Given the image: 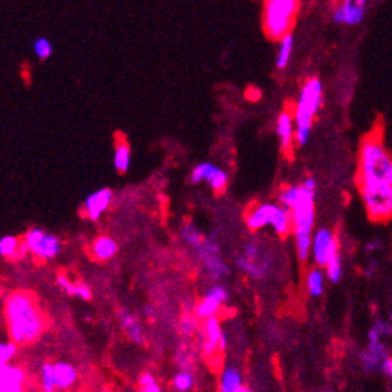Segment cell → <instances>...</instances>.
Wrapping results in <instances>:
<instances>
[{
  "instance_id": "6da1fadb",
  "label": "cell",
  "mask_w": 392,
  "mask_h": 392,
  "mask_svg": "<svg viewBox=\"0 0 392 392\" xmlns=\"http://www.w3.org/2000/svg\"><path fill=\"white\" fill-rule=\"evenodd\" d=\"M5 320L8 336L18 346L36 342L45 330V319L36 299L26 291H14L6 295Z\"/></svg>"
},
{
  "instance_id": "7a4b0ae2",
  "label": "cell",
  "mask_w": 392,
  "mask_h": 392,
  "mask_svg": "<svg viewBox=\"0 0 392 392\" xmlns=\"http://www.w3.org/2000/svg\"><path fill=\"white\" fill-rule=\"evenodd\" d=\"M356 185H392V155L383 144L380 129L371 131L359 146Z\"/></svg>"
},
{
  "instance_id": "3957f363",
  "label": "cell",
  "mask_w": 392,
  "mask_h": 392,
  "mask_svg": "<svg viewBox=\"0 0 392 392\" xmlns=\"http://www.w3.org/2000/svg\"><path fill=\"white\" fill-rule=\"evenodd\" d=\"M316 180L305 178L300 183V197L291 208L294 247L300 263H307L311 258L312 234L316 230Z\"/></svg>"
},
{
  "instance_id": "277c9868",
  "label": "cell",
  "mask_w": 392,
  "mask_h": 392,
  "mask_svg": "<svg viewBox=\"0 0 392 392\" xmlns=\"http://www.w3.org/2000/svg\"><path fill=\"white\" fill-rule=\"evenodd\" d=\"M324 88L319 78H310L302 86L299 99L294 108V122H295V144L297 146H307L310 143L312 124H315V117L319 111L320 105H322Z\"/></svg>"
},
{
  "instance_id": "5b68a950",
  "label": "cell",
  "mask_w": 392,
  "mask_h": 392,
  "mask_svg": "<svg viewBox=\"0 0 392 392\" xmlns=\"http://www.w3.org/2000/svg\"><path fill=\"white\" fill-rule=\"evenodd\" d=\"M300 8V0H264L263 27L271 39L291 33Z\"/></svg>"
},
{
  "instance_id": "8992f818",
  "label": "cell",
  "mask_w": 392,
  "mask_h": 392,
  "mask_svg": "<svg viewBox=\"0 0 392 392\" xmlns=\"http://www.w3.org/2000/svg\"><path fill=\"white\" fill-rule=\"evenodd\" d=\"M392 334V325L385 320H375L369 333H367V344L364 350L359 354V363L367 374L381 372V366L389 356L385 338Z\"/></svg>"
},
{
  "instance_id": "52a82bcc",
  "label": "cell",
  "mask_w": 392,
  "mask_h": 392,
  "mask_svg": "<svg viewBox=\"0 0 392 392\" xmlns=\"http://www.w3.org/2000/svg\"><path fill=\"white\" fill-rule=\"evenodd\" d=\"M367 217L375 224L392 219V185H367L358 187Z\"/></svg>"
},
{
  "instance_id": "ba28073f",
  "label": "cell",
  "mask_w": 392,
  "mask_h": 392,
  "mask_svg": "<svg viewBox=\"0 0 392 392\" xmlns=\"http://www.w3.org/2000/svg\"><path fill=\"white\" fill-rule=\"evenodd\" d=\"M194 252L197 255L203 271L213 283L222 281L232 273V268L222 256L221 242L216 236H205L202 244Z\"/></svg>"
},
{
  "instance_id": "9c48e42d",
  "label": "cell",
  "mask_w": 392,
  "mask_h": 392,
  "mask_svg": "<svg viewBox=\"0 0 392 392\" xmlns=\"http://www.w3.org/2000/svg\"><path fill=\"white\" fill-rule=\"evenodd\" d=\"M236 268L244 276L260 280L271 272V258L264 252L260 241L250 239L236 256Z\"/></svg>"
},
{
  "instance_id": "30bf717a",
  "label": "cell",
  "mask_w": 392,
  "mask_h": 392,
  "mask_svg": "<svg viewBox=\"0 0 392 392\" xmlns=\"http://www.w3.org/2000/svg\"><path fill=\"white\" fill-rule=\"evenodd\" d=\"M23 244H26L28 254L36 256L41 261H49L61 254V239L50 232L33 227L23 234Z\"/></svg>"
},
{
  "instance_id": "8fae6325",
  "label": "cell",
  "mask_w": 392,
  "mask_h": 392,
  "mask_svg": "<svg viewBox=\"0 0 392 392\" xmlns=\"http://www.w3.org/2000/svg\"><path fill=\"white\" fill-rule=\"evenodd\" d=\"M336 255H339V241L336 233L327 227L316 229L311 244V260L315 266L324 269Z\"/></svg>"
},
{
  "instance_id": "7c38bea8",
  "label": "cell",
  "mask_w": 392,
  "mask_h": 392,
  "mask_svg": "<svg viewBox=\"0 0 392 392\" xmlns=\"http://www.w3.org/2000/svg\"><path fill=\"white\" fill-rule=\"evenodd\" d=\"M190 180L192 185L207 183L213 191L222 192L225 191L227 185H229V174H227L222 168L216 166L213 163L202 161L191 170Z\"/></svg>"
},
{
  "instance_id": "4fadbf2b",
  "label": "cell",
  "mask_w": 392,
  "mask_h": 392,
  "mask_svg": "<svg viewBox=\"0 0 392 392\" xmlns=\"http://www.w3.org/2000/svg\"><path fill=\"white\" fill-rule=\"evenodd\" d=\"M225 336V330L222 328L221 319L209 317L203 320L202 327V336H200V350L205 358L211 359L216 355L222 354V339Z\"/></svg>"
},
{
  "instance_id": "5bb4252c",
  "label": "cell",
  "mask_w": 392,
  "mask_h": 392,
  "mask_svg": "<svg viewBox=\"0 0 392 392\" xmlns=\"http://www.w3.org/2000/svg\"><path fill=\"white\" fill-rule=\"evenodd\" d=\"M113 197L114 194L109 187H102L99 191L91 192L88 197L83 200V205H82L83 216L88 217L92 222L100 221V217L107 213L109 207H111Z\"/></svg>"
},
{
  "instance_id": "9a60e30c",
  "label": "cell",
  "mask_w": 392,
  "mask_h": 392,
  "mask_svg": "<svg viewBox=\"0 0 392 392\" xmlns=\"http://www.w3.org/2000/svg\"><path fill=\"white\" fill-rule=\"evenodd\" d=\"M278 208V202H261L256 203L246 213V225L249 230L260 232L266 227H271L273 214Z\"/></svg>"
},
{
  "instance_id": "2e32d148",
  "label": "cell",
  "mask_w": 392,
  "mask_h": 392,
  "mask_svg": "<svg viewBox=\"0 0 392 392\" xmlns=\"http://www.w3.org/2000/svg\"><path fill=\"white\" fill-rule=\"evenodd\" d=\"M367 0H342L333 11V21L344 26H358L366 13Z\"/></svg>"
},
{
  "instance_id": "e0dca14e",
  "label": "cell",
  "mask_w": 392,
  "mask_h": 392,
  "mask_svg": "<svg viewBox=\"0 0 392 392\" xmlns=\"http://www.w3.org/2000/svg\"><path fill=\"white\" fill-rule=\"evenodd\" d=\"M117 319H119V325L122 328L124 334L135 344H144L146 342V333L144 327L141 324V320L136 315H133L129 310H121L117 312Z\"/></svg>"
},
{
  "instance_id": "ac0fdd59",
  "label": "cell",
  "mask_w": 392,
  "mask_h": 392,
  "mask_svg": "<svg viewBox=\"0 0 392 392\" xmlns=\"http://www.w3.org/2000/svg\"><path fill=\"white\" fill-rule=\"evenodd\" d=\"M277 136L280 141V147L283 152L291 151L293 144L295 143V122L294 114L289 109L281 111L277 119Z\"/></svg>"
},
{
  "instance_id": "d6986e66",
  "label": "cell",
  "mask_w": 392,
  "mask_h": 392,
  "mask_svg": "<svg viewBox=\"0 0 392 392\" xmlns=\"http://www.w3.org/2000/svg\"><path fill=\"white\" fill-rule=\"evenodd\" d=\"M244 386V377L238 366L225 364L222 367L221 374H219L217 391L219 392H236Z\"/></svg>"
},
{
  "instance_id": "ffe728a7",
  "label": "cell",
  "mask_w": 392,
  "mask_h": 392,
  "mask_svg": "<svg viewBox=\"0 0 392 392\" xmlns=\"http://www.w3.org/2000/svg\"><path fill=\"white\" fill-rule=\"evenodd\" d=\"M117 250V242L114 238L108 236V234H100L96 239L92 241L91 244V255L96 258L97 261H109L116 256Z\"/></svg>"
},
{
  "instance_id": "44dd1931",
  "label": "cell",
  "mask_w": 392,
  "mask_h": 392,
  "mask_svg": "<svg viewBox=\"0 0 392 392\" xmlns=\"http://www.w3.org/2000/svg\"><path fill=\"white\" fill-rule=\"evenodd\" d=\"M28 254V250L23 244V241H21L18 236L14 234H5V236L0 238V255L4 258H10V260H21L22 256H26Z\"/></svg>"
},
{
  "instance_id": "7402d4cb",
  "label": "cell",
  "mask_w": 392,
  "mask_h": 392,
  "mask_svg": "<svg viewBox=\"0 0 392 392\" xmlns=\"http://www.w3.org/2000/svg\"><path fill=\"white\" fill-rule=\"evenodd\" d=\"M113 161L114 169L119 172V174H127L131 166V147L124 136H119L116 139Z\"/></svg>"
},
{
  "instance_id": "603a6c76",
  "label": "cell",
  "mask_w": 392,
  "mask_h": 392,
  "mask_svg": "<svg viewBox=\"0 0 392 392\" xmlns=\"http://www.w3.org/2000/svg\"><path fill=\"white\" fill-rule=\"evenodd\" d=\"M325 281H327V276H325V271H322V268L315 266V268L308 269L307 276H305V289H307L308 295L315 297V299L322 295L325 291Z\"/></svg>"
},
{
  "instance_id": "cb8c5ba5",
  "label": "cell",
  "mask_w": 392,
  "mask_h": 392,
  "mask_svg": "<svg viewBox=\"0 0 392 392\" xmlns=\"http://www.w3.org/2000/svg\"><path fill=\"white\" fill-rule=\"evenodd\" d=\"M55 377H57V386L60 391L72 388L78 379L77 367L67 361H57L55 363Z\"/></svg>"
},
{
  "instance_id": "d4e9b609",
  "label": "cell",
  "mask_w": 392,
  "mask_h": 392,
  "mask_svg": "<svg viewBox=\"0 0 392 392\" xmlns=\"http://www.w3.org/2000/svg\"><path fill=\"white\" fill-rule=\"evenodd\" d=\"M271 229L281 238H286L288 234H291L293 233V213H291V209L283 207V205H280V203H278V208H277L276 214H273V219H272Z\"/></svg>"
},
{
  "instance_id": "484cf974",
  "label": "cell",
  "mask_w": 392,
  "mask_h": 392,
  "mask_svg": "<svg viewBox=\"0 0 392 392\" xmlns=\"http://www.w3.org/2000/svg\"><path fill=\"white\" fill-rule=\"evenodd\" d=\"M26 381V372L22 367L14 364L0 366V386H23Z\"/></svg>"
},
{
  "instance_id": "4316f807",
  "label": "cell",
  "mask_w": 392,
  "mask_h": 392,
  "mask_svg": "<svg viewBox=\"0 0 392 392\" xmlns=\"http://www.w3.org/2000/svg\"><path fill=\"white\" fill-rule=\"evenodd\" d=\"M222 310V305L211 299V297L203 294L202 299L194 305V315L197 316L200 320H207L209 317H216L219 311Z\"/></svg>"
},
{
  "instance_id": "83f0119b",
  "label": "cell",
  "mask_w": 392,
  "mask_h": 392,
  "mask_svg": "<svg viewBox=\"0 0 392 392\" xmlns=\"http://www.w3.org/2000/svg\"><path fill=\"white\" fill-rule=\"evenodd\" d=\"M39 388L43 392L58 391L57 377H55V364L44 363L39 369Z\"/></svg>"
},
{
  "instance_id": "f1b7e54d",
  "label": "cell",
  "mask_w": 392,
  "mask_h": 392,
  "mask_svg": "<svg viewBox=\"0 0 392 392\" xmlns=\"http://www.w3.org/2000/svg\"><path fill=\"white\" fill-rule=\"evenodd\" d=\"M293 47H294V38L291 33L280 39V47H278V53L276 60V67L278 70L286 69V66L289 65V60H291V55H293Z\"/></svg>"
},
{
  "instance_id": "f546056e",
  "label": "cell",
  "mask_w": 392,
  "mask_h": 392,
  "mask_svg": "<svg viewBox=\"0 0 392 392\" xmlns=\"http://www.w3.org/2000/svg\"><path fill=\"white\" fill-rule=\"evenodd\" d=\"M180 238L183 239V242L187 247L195 250L202 244L203 239H205V234H203L195 225L185 224L182 227V230H180Z\"/></svg>"
},
{
  "instance_id": "4dcf8cb0",
  "label": "cell",
  "mask_w": 392,
  "mask_h": 392,
  "mask_svg": "<svg viewBox=\"0 0 392 392\" xmlns=\"http://www.w3.org/2000/svg\"><path fill=\"white\" fill-rule=\"evenodd\" d=\"M195 385V377L192 369H180L174 379H172V386L177 392H190Z\"/></svg>"
},
{
  "instance_id": "1f68e13d",
  "label": "cell",
  "mask_w": 392,
  "mask_h": 392,
  "mask_svg": "<svg viewBox=\"0 0 392 392\" xmlns=\"http://www.w3.org/2000/svg\"><path fill=\"white\" fill-rule=\"evenodd\" d=\"M199 317L194 312H186V315L180 319L178 322V332L183 338H192L199 333Z\"/></svg>"
},
{
  "instance_id": "d6a6232c",
  "label": "cell",
  "mask_w": 392,
  "mask_h": 392,
  "mask_svg": "<svg viewBox=\"0 0 392 392\" xmlns=\"http://www.w3.org/2000/svg\"><path fill=\"white\" fill-rule=\"evenodd\" d=\"M325 276H327V280L330 281V283L336 285L339 283L341 278H342V273H344V266H342V258H341V254L336 255L333 260L328 263L325 268Z\"/></svg>"
},
{
  "instance_id": "836d02e7",
  "label": "cell",
  "mask_w": 392,
  "mask_h": 392,
  "mask_svg": "<svg viewBox=\"0 0 392 392\" xmlns=\"http://www.w3.org/2000/svg\"><path fill=\"white\" fill-rule=\"evenodd\" d=\"M205 295H208V297H211V299H213V300L219 302V303L222 305V307H224V305H225L227 302L230 300V291H229V288H227V286L222 283V281H217V283L211 285V286L207 289V291H205Z\"/></svg>"
},
{
  "instance_id": "e575fe53",
  "label": "cell",
  "mask_w": 392,
  "mask_h": 392,
  "mask_svg": "<svg viewBox=\"0 0 392 392\" xmlns=\"http://www.w3.org/2000/svg\"><path fill=\"white\" fill-rule=\"evenodd\" d=\"M138 392H163L158 380L152 372H143L138 380Z\"/></svg>"
},
{
  "instance_id": "d590c367",
  "label": "cell",
  "mask_w": 392,
  "mask_h": 392,
  "mask_svg": "<svg viewBox=\"0 0 392 392\" xmlns=\"http://www.w3.org/2000/svg\"><path fill=\"white\" fill-rule=\"evenodd\" d=\"M33 52H35V55L39 60H47V58L52 57L53 45H52V43L49 41V39L44 38V36L36 38L35 43H33Z\"/></svg>"
},
{
  "instance_id": "8d00e7d4",
  "label": "cell",
  "mask_w": 392,
  "mask_h": 392,
  "mask_svg": "<svg viewBox=\"0 0 392 392\" xmlns=\"http://www.w3.org/2000/svg\"><path fill=\"white\" fill-rule=\"evenodd\" d=\"M18 344L13 342L11 339L0 344V364H10L16 354H18Z\"/></svg>"
},
{
  "instance_id": "74e56055",
  "label": "cell",
  "mask_w": 392,
  "mask_h": 392,
  "mask_svg": "<svg viewBox=\"0 0 392 392\" xmlns=\"http://www.w3.org/2000/svg\"><path fill=\"white\" fill-rule=\"evenodd\" d=\"M175 361L180 366V369H192V363H194V354L192 352L185 347V349H178L177 355H175Z\"/></svg>"
},
{
  "instance_id": "f35d334b",
  "label": "cell",
  "mask_w": 392,
  "mask_h": 392,
  "mask_svg": "<svg viewBox=\"0 0 392 392\" xmlns=\"http://www.w3.org/2000/svg\"><path fill=\"white\" fill-rule=\"evenodd\" d=\"M72 297H77V299L80 300H85L88 302L92 299V291L89 285L83 283V281H75L74 283V288H72V294H70Z\"/></svg>"
},
{
  "instance_id": "ab89813d",
  "label": "cell",
  "mask_w": 392,
  "mask_h": 392,
  "mask_svg": "<svg viewBox=\"0 0 392 392\" xmlns=\"http://www.w3.org/2000/svg\"><path fill=\"white\" fill-rule=\"evenodd\" d=\"M57 283H58V286H60V288L62 289V291H65L67 295L72 294V288H74L75 280H72L70 277H67L66 273H58Z\"/></svg>"
},
{
  "instance_id": "60d3db41",
  "label": "cell",
  "mask_w": 392,
  "mask_h": 392,
  "mask_svg": "<svg viewBox=\"0 0 392 392\" xmlns=\"http://www.w3.org/2000/svg\"><path fill=\"white\" fill-rule=\"evenodd\" d=\"M381 372L385 374L389 380H392V356L391 355L385 359V363H383Z\"/></svg>"
},
{
  "instance_id": "b9f144b4",
  "label": "cell",
  "mask_w": 392,
  "mask_h": 392,
  "mask_svg": "<svg viewBox=\"0 0 392 392\" xmlns=\"http://www.w3.org/2000/svg\"><path fill=\"white\" fill-rule=\"evenodd\" d=\"M381 249V241L380 239H372L366 244V252H379Z\"/></svg>"
},
{
  "instance_id": "7bdbcfd3",
  "label": "cell",
  "mask_w": 392,
  "mask_h": 392,
  "mask_svg": "<svg viewBox=\"0 0 392 392\" xmlns=\"http://www.w3.org/2000/svg\"><path fill=\"white\" fill-rule=\"evenodd\" d=\"M0 392H23V386H0Z\"/></svg>"
},
{
  "instance_id": "ee69618b",
  "label": "cell",
  "mask_w": 392,
  "mask_h": 392,
  "mask_svg": "<svg viewBox=\"0 0 392 392\" xmlns=\"http://www.w3.org/2000/svg\"><path fill=\"white\" fill-rule=\"evenodd\" d=\"M236 392H255V391H254V389H250L249 386H246V385H244V386H242L241 389H238Z\"/></svg>"
},
{
  "instance_id": "f6af8a7d",
  "label": "cell",
  "mask_w": 392,
  "mask_h": 392,
  "mask_svg": "<svg viewBox=\"0 0 392 392\" xmlns=\"http://www.w3.org/2000/svg\"><path fill=\"white\" fill-rule=\"evenodd\" d=\"M104 392H113V391H111V389H108V388H107V389H104Z\"/></svg>"
},
{
  "instance_id": "bcb514c9",
  "label": "cell",
  "mask_w": 392,
  "mask_h": 392,
  "mask_svg": "<svg viewBox=\"0 0 392 392\" xmlns=\"http://www.w3.org/2000/svg\"><path fill=\"white\" fill-rule=\"evenodd\" d=\"M325 392H328V391H325Z\"/></svg>"
}]
</instances>
